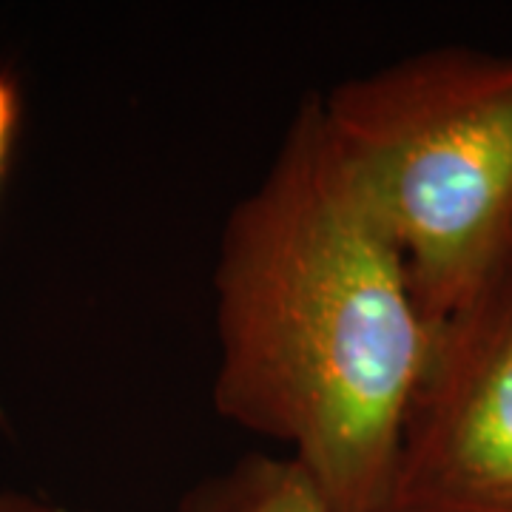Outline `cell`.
I'll use <instances>...</instances> for the list:
<instances>
[{
    "mask_svg": "<svg viewBox=\"0 0 512 512\" xmlns=\"http://www.w3.org/2000/svg\"><path fill=\"white\" fill-rule=\"evenodd\" d=\"M214 296L217 413L288 444L330 512H384L436 325L319 94L231 208Z\"/></svg>",
    "mask_w": 512,
    "mask_h": 512,
    "instance_id": "cell-1",
    "label": "cell"
},
{
    "mask_svg": "<svg viewBox=\"0 0 512 512\" xmlns=\"http://www.w3.org/2000/svg\"><path fill=\"white\" fill-rule=\"evenodd\" d=\"M319 100L439 328L512 256V55L419 52Z\"/></svg>",
    "mask_w": 512,
    "mask_h": 512,
    "instance_id": "cell-2",
    "label": "cell"
},
{
    "mask_svg": "<svg viewBox=\"0 0 512 512\" xmlns=\"http://www.w3.org/2000/svg\"><path fill=\"white\" fill-rule=\"evenodd\" d=\"M384 512H512V256L436 328Z\"/></svg>",
    "mask_w": 512,
    "mask_h": 512,
    "instance_id": "cell-3",
    "label": "cell"
},
{
    "mask_svg": "<svg viewBox=\"0 0 512 512\" xmlns=\"http://www.w3.org/2000/svg\"><path fill=\"white\" fill-rule=\"evenodd\" d=\"M174 512H330V507L299 461L251 453L185 490Z\"/></svg>",
    "mask_w": 512,
    "mask_h": 512,
    "instance_id": "cell-4",
    "label": "cell"
},
{
    "mask_svg": "<svg viewBox=\"0 0 512 512\" xmlns=\"http://www.w3.org/2000/svg\"><path fill=\"white\" fill-rule=\"evenodd\" d=\"M20 117V97L18 86L0 74V180H3V168L9 160V151L15 143V131H18Z\"/></svg>",
    "mask_w": 512,
    "mask_h": 512,
    "instance_id": "cell-5",
    "label": "cell"
},
{
    "mask_svg": "<svg viewBox=\"0 0 512 512\" xmlns=\"http://www.w3.org/2000/svg\"><path fill=\"white\" fill-rule=\"evenodd\" d=\"M0 512H63L60 507H52L40 501L35 495L15 493V490H0Z\"/></svg>",
    "mask_w": 512,
    "mask_h": 512,
    "instance_id": "cell-6",
    "label": "cell"
}]
</instances>
